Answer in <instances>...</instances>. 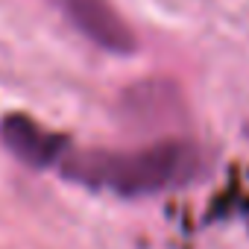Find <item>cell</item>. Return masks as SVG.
<instances>
[{
    "instance_id": "1",
    "label": "cell",
    "mask_w": 249,
    "mask_h": 249,
    "mask_svg": "<svg viewBox=\"0 0 249 249\" xmlns=\"http://www.w3.org/2000/svg\"><path fill=\"white\" fill-rule=\"evenodd\" d=\"M205 159L196 144L173 138L141 150H91L65 156L62 170L68 179L94 191H111L120 196H150L196 179Z\"/></svg>"
},
{
    "instance_id": "2",
    "label": "cell",
    "mask_w": 249,
    "mask_h": 249,
    "mask_svg": "<svg viewBox=\"0 0 249 249\" xmlns=\"http://www.w3.org/2000/svg\"><path fill=\"white\" fill-rule=\"evenodd\" d=\"M53 3L59 6L65 21L94 47L114 56L135 53L138 38L123 15L111 6V0H53Z\"/></svg>"
},
{
    "instance_id": "3",
    "label": "cell",
    "mask_w": 249,
    "mask_h": 249,
    "mask_svg": "<svg viewBox=\"0 0 249 249\" xmlns=\"http://www.w3.org/2000/svg\"><path fill=\"white\" fill-rule=\"evenodd\" d=\"M0 138L3 147L27 167L44 170V167H56L65 161L68 156V141L56 132H50L47 126H41L38 120L27 117V114H9L0 123Z\"/></svg>"
}]
</instances>
